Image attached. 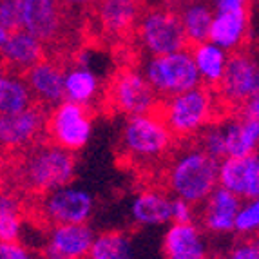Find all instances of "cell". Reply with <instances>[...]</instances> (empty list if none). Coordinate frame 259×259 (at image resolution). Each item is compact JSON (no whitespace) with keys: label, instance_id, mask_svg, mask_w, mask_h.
Instances as JSON below:
<instances>
[{"label":"cell","instance_id":"1","mask_svg":"<svg viewBox=\"0 0 259 259\" xmlns=\"http://www.w3.org/2000/svg\"><path fill=\"white\" fill-rule=\"evenodd\" d=\"M76 174V156L74 152L48 142L35 143L33 147L15 154L11 161V182L18 189L33 196H44L51 190L73 183Z\"/></svg>","mask_w":259,"mask_h":259},{"label":"cell","instance_id":"2","mask_svg":"<svg viewBox=\"0 0 259 259\" xmlns=\"http://www.w3.org/2000/svg\"><path fill=\"white\" fill-rule=\"evenodd\" d=\"M163 182L174 198L199 207L220 187V160L203 151L198 142L183 145L168 158Z\"/></svg>","mask_w":259,"mask_h":259},{"label":"cell","instance_id":"3","mask_svg":"<svg viewBox=\"0 0 259 259\" xmlns=\"http://www.w3.org/2000/svg\"><path fill=\"white\" fill-rule=\"evenodd\" d=\"M176 136L160 112H145L123 120L118 136V149L131 163H158L170 156Z\"/></svg>","mask_w":259,"mask_h":259},{"label":"cell","instance_id":"4","mask_svg":"<svg viewBox=\"0 0 259 259\" xmlns=\"http://www.w3.org/2000/svg\"><path fill=\"white\" fill-rule=\"evenodd\" d=\"M221 100L212 87L199 85L160 102V112L178 140L198 138L220 112Z\"/></svg>","mask_w":259,"mask_h":259},{"label":"cell","instance_id":"5","mask_svg":"<svg viewBox=\"0 0 259 259\" xmlns=\"http://www.w3.org/2000/svg\"><path fill=\"white\" fill-rule=\"evenodd\" d=\"M140 69L161 100L203 85L194 56L189 48L168 55L147 56Z\"/></svg>","mask_w":259,"mask_h":259},{"label":"cell","instance_id":"6","mask_svg":"<svg viewBox=\"0 0 259 259\" xmlns=\"http://www.w3.org/2000/svg\"><path fill=\"white\" fill-rule=\"evenodd\" d=\"M134 33L140 49L147 56L168 55L190 46L180 11L168 6L147 9L140 18Z\"/></svg>","mask_w":259,"mask_h":259},{"label":"cell","instance_id":"7","mask_svg":"<svg viewBox=\"0 0 259 259\" xmlns=\"http://www.w3.org/2000/svg\"><path fill=\"white\" fill-rule=\"evenodd\" d=\"M109 107L121 116H138L160 107V96L138 67L125 65L112 74L105 91Z\"/></svg>","mask_w":259,"mask_h":259},{"label":"cell","instance_id":"8","mask_svg":"<svg viewBox=\"0 0 259 259\" xmlns=\"http://www.w3.org/2000/svg\"><path fill=\"white\" fill-rule=\"evenodd\" d=\"M95 196L76 183H67L48 194L38 196L35 205L36 216L48 227L89 223L95 214Z\"/></svg>","mask_w":259,"mask_h":259},{"label":"cell","instance_id":"9","mask_svg":"<svg viewBox=\"0 0 259 259\" xmlns=\"http://www.w3.org/2000/svg\"><path fill=\"white\" fill-rule=\"evenodd\" d=\"M46 134L53 143L76 154L93 136L91 109L64 100L62 104L49 109Z\"/></svg>","mask_w":259,"mask_h":259},{"label":"cell","instance_id":"10","mask_svg":"<svg viewBox=\"0 0 259 259\" xmlns=\"http://www.w3.org/2000/svg\"><path fill=\"white\" fill-rule=\"evenodd\" d=\"M259 95V64L246 51L230 53V60L223 80L218 85L221 104L243 109Z\"/></svg>","mask_w":259,"mask_h":259},{"label":"cell","instance_id":"11","mask_svg":"<svg viewBox=\"0 0 259 259\" xmlns=\"http://www.w3.org/2000/svg\"><path fill=\"white\" fill-rule=\"evenodd\" d=\"M48 125V112L42 105L33 104L13 114H0V143L11 154L26 151L40 142Z\"/></svg>","mask_w":259,"mask_h":259},{"label":"cell","instance_id":"12","mask_svg":"<svg viewBox=\"0 0 259 259\" xmlns=\"http://www.w3.org/2000/svg\"><path fill=\"white\" fill-rule=\"evenodd\" d=\"M96 232L89 223L53 225L42 246V259H87Z\"/></svg>","mask_w":259,"mask_h":259},{"label":"cell","instance_id":"13","mask_svg":"<svg viewBox=\"0 0 259 259\" xmlns=\"http://www.w3.org/2000/svg\"><path fill=\"white\" fill-rule=\"evenodd\" d=\"M20 27L44 44L60 38L64 31V6L60 0H18Z\"/></svg>","mask_w":259,"mask_h":259},{"label":"cell","instance_id":"14","mask_svg":"<svg viewBox=\"0 0 259 259\" xmlns=\"http://www.w3.org/2000/svg\"><path fill=\"white\" fill-rule=\"evenodd\" d=\"M243 199L230 190L218 187L203 203L199 205V225L208 236H229L236 232L239 208Z\"/></svg>","mask_w":259,"mask_h":259},{"label":"cell","instance_id":"15","mask_svg":"<svg viewBox=\"0 0 259 259\" xmlns=\"http://www.w3.org/2000/svg\"><path fill=\"white\" fill-rule=\"evenodd\" d=\"M220 187L241 199L259 196V152L248 156H229L220 161Z\"/></svg>","mask_w":259,"mask_h":259},{"label":"cell","instance_id":"16","mask_svg":"<svg viewBox=\"0 0 259 259\" xmlns=\"http://www.w3.org/2000/svg\"><path fill=\"white\" fill-rule=\"evenodd\" d=\"M165 259H208L207 232L201 225L170 223L163 234Z\"/></svg>","mask_w":259,"mask_h":259},{"label":"cell","instance_id":"17","mask_svg":"<svg viewBox=\"0 0 259 259\" xmlns=\"http://www.w3.org/2000/svg\"><path fill=\"white\" fill-rule=\"evenodd\" d=\"M26 80L33 93L35 104L53 109L65 100V67L58 62L44 58L26 73Z\"/></svg>","mask_w":259,"mask_h":259},{"label":"cell","instance_id":"18","mask_svg":"<svg viewBox=\"0 0 259 259\" xmlns=\"http://www.w3.org/2000/svg\"><path fill=\"white\" fill-rule=\"evenodd\" d=\"M100 29L112 38H123L136 31L142 18V0H98L95 4Z\"/></svg>","mask_w":259,"mask_h":259},{"label":"cell","instance_id":"19","mask_svg":"<svg viewBox=\"0 0 259 259\" xmlns=\"http://www.w3.org/2000/svg\"><path fill=\"white\" fill-rule=\"evenodd\" d=\"M129 216L136 227L154 229L172 223V194L161 189H143L131 199Z\"/></svg>","mask_w":259,"mask_h":259},{"label":"cell","instance_id":"20","mask_svg":"<svg viewBox=\"0 0 259 259\" xmlns=\"http://www.w3.org/2000/svg\"><path fill=\"white\" fill-rule=\"evenodd\" d=\"M0 53L8 71L26 74L46 58V44L26 29H17L0 42Z\"/></svg>","mask_w":259,"mask_h":259},{"label":"cell","instance_id":"21","mask_svg":"<svg viewBox=\"0 0 259 259\" xmlns=\"http://www.w3.org/2000/svg\"><path fill=\"white\" fill-rule=\"evenodd\" d=\"M250 31V13L248 6L238 9H227L218 11L210 29V42L218 44L220 48L227 49L229 53L239 51L246 42Z\"/></svg>","mask_w":259,"mask_h":259},{"label":"cell","instance_id":"22","mask_svg":"<svg viewBox=\"0 0 259 259\" xmlns=\"http://www.w3.org/2000/svg\"><path fill=\"white\" fill-rule=\"evenodd\" d=\"M102 93V80L91 65L74 62L65 67V100L91 109Z\"/></svg>","mask_w":259,"mask_h":259},{"label":"cell","instance_id":"23","mask_svg":"<svg viewBox=\"0 0 259 259\" xmlns=\"http://www.w3.org/2000/svg\"><path fill=\"white\" fill-rule=\"evenodd\" d=\"M221 125L227 142V158L229 156H248L259 152V125L252 118L239 112L236 116L223 118Z\"/></svg>","mask_w":259,"mask_h":259},{"label":"cell","instance_id":"24","mask_svg":"<svg viewBox=\"0 0 259 259\" xmlns=\"http://www.w3.org/2000/svg\"><path fill=\"white\" fill-rule=\"evenodd\" d=\"M190 51L194 56L196 67L199 71L203 85L218 89L225 73H227V67H229L230 53L227 49L220 48L218 44L210 42V40L196 44L190 48Z\"/></svg>","mask_w":259,"mask_h":259},{"label":"cell","instance_id":"25","mask_svg":"<svg viewBox=\"0 0 259 259\" xmlns=\"http://www.w3.org/2000/svg\"><path fill=\"white\" fill-rule=\"evenodd\" d=\"M35 104L26 74L4 69L0 78V114H13Z\"/></svg>","mask_w":259,"mask_h":259},{"label":"cell","instance_id":"26","mask_svg":"<svg viewBox=\"0 0 259 259\" xmlns=\"http://www.w3.org/2000/svg\"><path fill=\"white\" fill-rule=\"evenodd\" d=\"M180 17H182L183 29H185L190 46H196V44L210 38L212 22L216 15L208 4L201 0H192L180 11Z\"/></svg>","mask_w":259,"mask_h":259},{"label":"cell","instance_id":"27","mask_svg":"<svg viewBox=\"0 0 259 259\" xmlns=\"http://www.w3.org/2000/svg\"><path fill=\"white\" fill-rule=\"evenodd\" d=\"M134 245L129 234L105 230L96 234L87 259H133Z\"/></svg>","mask_w":259,"mask_h":259},{"label":"cell","instance_id":"28","mask_svg":"<svg viewBox=\"0 0 259 259\" xmlns=\"http://www.w3.org/2000/svg\"><path fill=\"white\" fill-rule=\"evenodd\" d=\"M24 232V212L20 199L11 192H4L0 199V239L18 241Z\"/></svg>","mask_w":259,"mask_h":259},{"label":"cell","instance_id":"29","mask_svg":"<svg viewBox=\"0 0 259 259\" xmlns=\"http://www.w3.org/2000/svg\"><path fill=\"white\" fill-rule=\"evenodd\" d=\"M236 234L248 239L259 236V196L257 198L243 199L238 221H236Z\"/></svg>","mask_w":259,"mask_h":259},{"label":"cell","instance_id":"30","mask_svg":"<svg viewBox=\"0 0 259 259\" xmlns=\"http://www.w3.org/2000/svg\"><path fill=\"white\" fill-rule=\"evenodd\" d=\"M198 143L199 147L207 151L212 158L216 160H225L227 158V142H225V131L221 121L216 120L214 123L207 127L203 133L198 136Z\"/></svg>","mask_w":259,"mask_h":259},{"label":"cell","instance_id":"31","mask_svg":"<svg viewBox=\"0 0 259 259\" xmlns=\"http://www.w3.org/2000/svg\"><path fill=\"white\" fill-rule=\"evenodd\" d=\"M17 29H22L18 0H2V4H0V42Z\"/></svg>","mask_w":259,"mask_h":259},{"label":"cell","instance_id":"32","mask_svg":"<svg viewBox=\"0 0 259 259\" xmlns=\"http://www.w3.org/2000/svg\"><path fill=\"white\" fill-rule=\"evenodd\" d=\"M0 259H38L26 243L18 241H2L0 243Z\"/></svg>","mask_w":259,"mask_h":259},{"label":"cell","instance_id":"33","mask_svg":"<svg viewBox=\"0 0 259 259\" xmlns=\"http://www.w3.org/2000/svg\"><path fill=\"white\" fill-rule=\"evenodd\" d=\"M198 205L172 196V223H192L198 216Z\"/></svg>","mask_w":259,"mask_h":259},{"label":"cell","instance_id":"34","mask_svg":"<svg viewBox=\"0 0 259 259\" xmlns=\"http://www.w3.org/2000/svg\"><path fill=\"white\" fill-rule=\"evenodd\" d=\"M225 259H259V252L252 239L243 238L230 246L229 252L225 254Z\"/></svg>","mask_w":259,"mask_h":259},{"label":"cell","instance_id":"35","mask_svg":"<svg viewBox=\"0 0 259 259\" xmlns=\"http://www.w3.org/2000/svg\"><path fill=\"white\" fill-rule=\"evenodd\" d=\"M241 112L243 114H246L248 118H252V120L259 125V95L254 96V98H252L250 102L241 109Z\"/></svg>","mask_w":259,"mask_h":259},{"label":"cell","instance_id":"36","mask_svg":"<svg viewBox=\"0 0 259 259\" xmlns=\"http://www.w3.org/2000/svg\"><path fill=\"white\" fill-rule=\"evenodd\" d=\"M218 11H227V9H238L243 6H248L246 0H214Z\"/></svg>","mask_w":259,"mask_h":259},{"label":"cell","instance_id":"37","mask_svg":"<svg viewBox=\"0 0 259 259\" xmlns=\"http://www.w3.org/2000/svg\"><path fill=\"white\" fill-rule=\"evenodd\" d=\"M64 8H85V6H95L98 0H60Z\"/></svg>","mask_w":259,"mask_h":259},{"label":"cell","instance_id":"38","mask_svg":"<svg viewBox=\"0 0 259 259\" xmlns=\"http://www.w3.org/2000/svg\"><path fill=\"white\" fill-rule=\"evenodd\" d=\"M252 241H254L255 248H257V252H259V236H255V238H252Z\"/></svg>","mask_w":259,"mask_h":259}]
</instances>
